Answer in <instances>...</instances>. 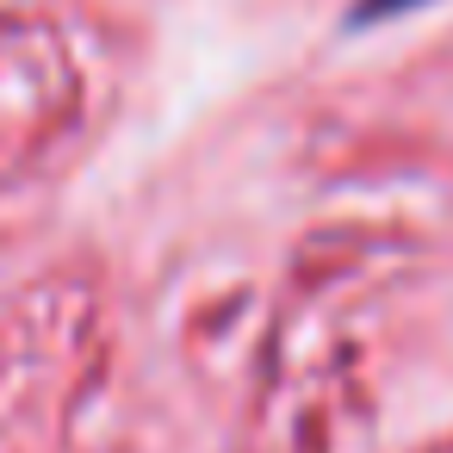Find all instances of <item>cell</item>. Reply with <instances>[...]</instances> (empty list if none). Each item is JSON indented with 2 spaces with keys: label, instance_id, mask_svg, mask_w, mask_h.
Returning <instances> with one entry per match:
<instances>
[{
  "label": "cell",
  "instance_id": "obj_1",
  "mask_svg": "<svg viewBox=\"0 0 453 453\" xmlns=\"http://www.w3.org/2000/svg\"><path fill=\"white\" fill-rule=\"evenodd\" d=\"M422 7H434V0H354V7H348V32L391 26V19H410V13H422Z\"/></svg>",
  "mask_w": 453,
  "mask_h": 453
}]
</instances>
